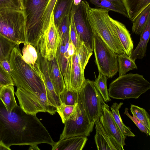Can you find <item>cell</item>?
Masks as SVG:
<instances>
[{
	"mask_svg": "<svg viewBox=\"0 0 150 150\" xmlns=\"http://www.w3.org/2000/svg\"><path fill=\"white\" fill-rule=\"evenodd\" d=\"M0 142L13 145L54 144L48 131L36 115L25 112L17 105L11 111L0 99Z\"/></svg>",
	"mask_w": 150,
	"mask_h": 150,
	"instance_id": "1",
	"label": "cell"
},
{
	"mask_svg": "<svg viewBox=\"0 0 150 150\" xmlns=\"http://www.w3.org/2000/svg\"><path fill=\"white\" fill-rule=\"evenodd\" d=\"M19 45L13 49L9 60L14 85L33 95H39L46 91L43 75L38 74L24 61Z\"/></svg>",
	"mask_w": 150,
	"mask_h": 150,
	"instance_id": "2",
	"label": "cell"
},
{
	"mask_svg": "<svg viewBox=\"0 0 150 150\" xmlns=\"http://www.w3.org/2000/svg\"><path fill=\"white\" fill-rule=\"evenodd\" d=\"M109 11L105 8H91L87 4V16L93 31L114 52L117 54H122L124 50L111 25Z\"/></svg>",
	"mask_w": 150,
	"mask_h": 150,
	"instance_id": "3",
	"label": "cell"
},
{
	"mask_svg": "<svg viewBox=\"0 0 150 150\" xmlns=\"http://www.w3.org/2000/svg\"><path fill=\"white\" fill-rule=\"evenodd\" d=\"M150 88V83L144 76L129 73L119 76L110 84V98L117 99H137Z\"/></svg>",
	"mask_w": 150,
	"mask_h": 150,
	"instance_id": "4",
	"label": "cell"
},
{
	"mask_svg": "<svg viewBox=\"0 0 150 150\" xmlns=\"http://www.w3.org/2000/svg\"><path fill=\"white\" fill-rule=\"evenodd\" d=\"M50 0H23L26 20V43L35 48L44 33L43 17Z\"/></svg>",
	"mask_w": 150,
	"mask_h": 150,
	"instance_id": "5",
	"label": "cell"
},
{
	"mask_svg": "<svg viewBox=\"0 0 150 150\" xmlns=\"http://www.w3.org/2000/svg\"><path fill=\"white\" fill-rule=\"evenodd\" d=\"M0 34L16 45L26 43V25L23 11L0 8Z\"/></svg>",
	"mask_w": 150,
	"mask_h": 150,
	"instance_id": "6",
	"label": "cell"
},
{
	"mask_svg": "<svg viewBox=\"0 0 150 150\" xmlns=\"http://www.w3.org/2000/svg\"><path fill=\"white\" fill-rule=\"evenodd\" d=\"M93 33L95 62L99 73L108 78H111L118 71L117 54L112 51L96 33L93 31Z\"/></svg>",
	"mask_w": 150,
	"mask_h": 150,
	"instance_id": "7",
	"label": "cell"
},
{
	"mask_svg": "<svg viewBox=\"0 0 150 150\" xmlns=\"http://www.w3.org/2000/svg\"><path fill=\"white\" fill-rule=\"evenodd\" d=\"M94 82L89 79L85 80L79 92L78 98L89 120L93 123L102 115V106L105 103Z\"/></svg>",
	"mask_w": 150,
	"mask_h": 150,
	"instance_id": "8",
	"label": "cell"
},
{
	"mask_svg": "<svg viewBox=\"0 0 150 150\" xmlns=\"http://www.w3.org/2000/svg\"><path fill=\"white\" fill-rule=\"evenodd\" d=\"M64 124L59 140L75 136H89L94 126V123L90 121L79 100L75 111Z\"/></svg>",
	"mask_w": 150,
	"mask_h": 150,
	"instance_id": "9",
	"label": "cell"
},
{
	"mask_svg": "<svg viewBox=\"0 0 150 150\" xmlns=\"http://www.w3.org/2000/svg\"><path fill=\"white\" fill-rule=\"evenodd\" d=\"M20 106L26 113L35 115L40 112H47L54 115L57 108L49 100L46 91L35 96L21 88H17L15 93Z\"/></svg>",
	"mask_w": 150,
	"mask_h": 150,
	"instance_id": "10",
	"label": "cell"
},
{
	"mask_svg": "<svg viewBox=\"0 0 150 150\" xmlns=\"http://www.w3.org/2000/svg\"><path fill=\"white\" fill-rule=\"evenodd\" d=\"M88 3L82 1L77 6L73 4L71 13L80 41L93 51V33L86 12Z\"/></svg>",
	"mask_w": 150,
	"mask_h": 150,
	"instance_id": "11",
	"label": "cell"
},
{
	"mask_svg": "<svg viewBox=\"0 0 150 150\" xmlns=\"http://www.w3.org/2000/svg\"><path fill=\"white\" fill-rule=\"evenodd\" d=\"M61 39L54 25L52 12L48 29L40 38L38 46L41 55L48 60L55 56Z\"/></svg>",
	"mask_w": 150,
	"mask_h": 150,
	"instance_id": "12",
	"label": "cell"
},
{
	"mask_svg": "<svg viewBox=\"0 0 150 150\" xmlns=\"http://www.w3.org/2000/svg\"><path fill=\"white\" fill-rule=\"evenodd\" d=\"M70 41L69 34L61 39L56 55L63 75L66 88L70 89L72 57L68 53L67 48Z\"/></svg>",
	"mask_w": 150,
	"mask_h": 150,
	"instance_id": "13",
	"label": "cell"
},
{
	"mask_svg": "<svg viewBox=\"0 0 150 150\" xmlns=\"http://www.w3.org/2000/svg\"><path fill=\"white\" fill-rule=\"evenodd\" d=\"M38 54L37 63L43 76L47 95L48 99L57 108L62 103L59 96L56 92L53 85L49 69L48 60L41 55L38 46L36 47Z\"/></svg>",
	"mask_w": 150,
	"mask_h": 150,
	"instance_id": "14",
	"label": "cell"
},
{
	"mask_svg": "<svg viewBox=\"0 0 150 150\" xmlns=\"http://www.w3.org/2000/svg\"><path fill=\"white\" fill-rule=\"evenodd\" d=\"M109 108L107 104L105 103L102 106L103 113L99 119V121L108 133L124 149L126 137L120 130L114 120Z\"/></svg>",
	"mask_w": 150,
	"mask_h": 150,
	"instance_id": "15",
	"label": "cell"
},
{
	"mask_svg": "<svg viewBox=\"0 0 150 150\" xmlns=\"http://www.w3.org/2000/svg\"><path fill=\"white\" fill-rule=\"evenodd\" d=\"M94 125L96 131L94 140L98 150H124L106 131L99 119L95 122Z\"/></svg>",
	"mask_w": 150,
	"mask_h": 150,
	"instance_id": "16",
	"label": "cell"
},
{
	"mask_svg": "<svg viewBox=\"0 0 150 150\" xmlns=\"http://www.w3.org/2000/svg\"><path fill=\"white\" fill-rule=\"evenodd\" d=\"M111 25L124 49L125 52L131 57L134 45L131 35L122 23L109 16Z\"/></svg>",
	"mask_w": 150,
	"mask_h": 150,
	"instance_id": "17",
	"label": "cell"
},
{
	"mask_svg": "<svg viewBox=\"0 0 150 150\" xmlns=\"http://www.w3.org/2000/svg\"><path fill=\"white\" fill-rule=\"evenodd\" d=\"M86 79L81 67L78 56L76 52L72 57L70 90L79 92Z\"/></svg>",
	"mask_w": 150,
	"mask_h": 150,
	"instance_id": "18",
	"label": "cell"
},
{
	"mask_svg": "<svg viewBox=\"0 0 150 150\" xmlns=\"http://www.w3.org/2000/svg\"><path fill=\"white\" fill-rule=\"evenodd\" d=\"M47 60L50 74L53 85L56 92L59 96L66 88L63 75L56 56L52 59Z\"/></svg>",
	"mask_w": 150,
	"mask_h": 150,
	"instance_id": "19",
	"label": "cell"
},
{
	"mask_svg": "<svg viewBox=\"0 0 150 150\" xmlns=\"http://www.w3.org/2000/svg\"><path fill=\"white\" fill-rule=\"evenodd\" d=\"M88 140L87 137L75 136L59 140L52 146V150H81Z\"/></svg>",
	"mask_w": 150,
	"mask_h": 150,
	"instance_id": "20",
	"label": "cell"
},
{
	"mask_svg": "<svg viewBox=\"0 0 150 150\" xmlns=\"http://www.w3.org/2000/svg\"><path fill=\"white\" fill-rule=\"evenodd\" d=\"M139 43L132 52L131 58L135 61L142 59L146 56L147 47L150 37V18L141 34Z\"/></svg>",
	"mask_w": 150,
	"mask_h": 150,
	"instance_id": "21",
	"label": "cell"
},
{
	"mask_svg": "<svg viewBox=\"0 0 150 150\" xmlns=\"http://www.w3.org/2000/svg\"><path fill=\"white\" fill-rule=\"evenodd\" d=\"M128 18L132 22L147 6L150 5V0H122Z\"/></svg>",
	"mask_w": 150,
	"mask_h": 150,
	"instance_id": "22",
	"label": "cell"
},
{
	"mask_svg": "<svg viewBox=\"0 0 150 150\" xmlns=\"http://www.w3.org/2000/svg\"><path fill=\"white\" fill-rule=\"evenodd\" d=\"M74 0H57L52 11L54 25L56 28L65 16L70 14Z\"/></svg>",
	"mask_w": 150,
	"mask_h": 150,
	"instance_id": "23",
	"label": "cell"
},
{
	"mask_svg": "<svg viewBox=\"0 0 150 150\" xmlns=\"http://www.w3.org/2000/svg\"><path fill=\"white\" fill-rule=\"evenodd\" d=\"M96 8H105L121 14L128 18L122 0H90Z\"/></svg>",
	"mask_w": 150,
	"mask_h": 150,
	"instance_id": "24",
	"label": "cell"
},
{
	"mask_svg": "<svg viewBox=\"0 0 150 150\" xmlns=\"http://www.w3.org/2000/svg\"><path fill=\"white\" fill-rule=\"evenodd\" d=\"M22 54L24 61L41 75V72L37 62L38 54L36 48L30 44L25 43L24 44Z\"/></svg>",
	"mask_w": 150,
	"mask_h": 150,
	"instance_id": "25",
	"label": "cell"
},
{
	"mask_svg": "<svg viewBox=\"0 0 150 150\" xmlns=\"http://www.w3.org/2000/svg\"><path fill=\"white\" fill-rule=\"evenodd\" d=\"M123 104L122 102L113 103L110 108L111 114L114 120L121 132L125 136L134 137L135 135L131 131L130 128L123 123L120 116L119 109Z\"/></svg>",
	"mask_w": 150,
	"mask_h": 150,
	"instance_id": "26",
	"label": "cell"
},
{
	"mask_svg": "<svg viewBox=\"0 0 150 150\" xmlns=\"http://www.w3.org/2000/svg\"><path fill=\"white\" fill-rule=\"evenodd\" d=\"M150 18V5L145 8L132 22L133 32L137 35H140Z\"/></svg>",
	"mask_w": 150,
	"mask_h": 150,
	"instance_id": "27",
	"label": "cell"
},
{
	"mask_svg": "<svg viewBox=\"0 0 150 150\" xmlns=\"http://www.w3.org/2000/svg\"><path fill=\"white\" fill-rule=\"evenodd\" d=\"M14 85L3 87L0 93V99L8 110L11 111L17 105L15 99Z\"/></svg>",
	"mask_w": 150,
	"mask_h": 150,
	"instance_id": "28",
	"label": "cell"
},
{
	"mask_svg": "<svg viewBox=\"0 0 150 150\" xmlns=\"http://www.w3.org/2000/svg\"><path fill=\"white\" fill-rule=\"evenodd\" d=\"M119 76L126 74L128 71L137 69V67L134 60L124 53L117 54Z\"/></svg>",
	"mask_w": 150,
	"mask_h": 150,
	"instance_id": "29",
	"label": "cell"
},
{
	"mask_svg": "<svg viewBox=\"0 0 150 150\" xmlns=\"http://www.w3.org/2000/svg\"><path fill=\"white\" fill-rule=\"evenodd\" d=\"M16 45L0 34V62L4 60H9L12 50Z\"/></svg>",
	"mask_w": 150,
	"mask_h": 150,
	"instance_id": "30",
	"label": "cell"
},
{
	"mask_svg": "<svg viewBox=\"0 0 150 150\" xmlns=\"http://www.w3.org/2000/svg\"><path fill=\"white\" fill-rule=\"evenodd\" d=\"M108 78L104 75L99 73L97 78L94 81V84L102 97L105 102L110 101L107 86Z\"/></svg>",
	"mask_w": 150,
	"mask_h": 150,
	"instance_id": "31",
	"label": "cell"
},
{
	"mask_svg": "<svg viewBox=\"0 0 150 150\" xmlns=\"http://www.w3.org/2000/svg\"><path fill=\"white\" fill-rule=\"evenodd\" d=\"M130 110L132 114H134L150 132V116L143 108L131 104Z\"/></svg>",
	"mask_w": 150,
	"mask_h": 150,
	"instance_id": "32",
	"label": "cell"
},
{
	"mask_svg": "<svg viewBox=\"0 0 150 150\" xmlns=\"http://www.w3.org/2000/svg\"><path fill=\"white\" fill-rule=\"evenodd\" d=\"M93 51L83 42H81L77 54L82 70L84 71L89 59L93 54Z\"/></svg>",
	"mask_w": 150,
	"mask_h": 150,
	"instance_id": "33",
	"label": "cell"
},
{
	"mask_svg": "<svg viewBox=\"0 0 150 150\" xmlns=\"http://www.w3.org/2000/svg\"><path fill=\"white\" fill-rule=\"evenodd\" d=\"M79 92L70 90L65 88L63 92L59 95L62 103L68 105H73L77 104Z\"/></svg>",
	"mask_w": 150,
	"mask_h": 150,
	"instance_id": "34",
	"label": "cell"
},
{
	"mask_svg": "<svg viewBox=\"0 0 150 150\" xmlns=\"http://www.w3.org/2000/svg\"><path fill=\"white\" fill-rule=\"evenodd\" d=\"M77 104L68 105L62 103L57 107V112L60 116L63 123L75 111Z\"/></svg>",
	"mask_w": 150,
	"mask_h": 150,
	"instance_id": "35",
	"label": "cell"
},
{
	"mask_svg": "<svg viewBox=\"0 0 150 150\" xmlns=\"http://www.w3.org/2000/svg\"><path fill=\"white\" fill-rule=\"evenodd\" d=\"M70 25V14H69L65 16L63 18L57 28L61 39L64 38L67 35L69 34Z\"/></svg>",
	"mask_w": 150,
	"mask_h": 150,
	"instance_id": "36",
	"label": "cell"
},
{
	"mask_svg": "<svg viewBox=\"0 0 150 150\" xmlns=\"http://www.w3.org/2000/svg\"><path fill=\"white\" fill-rule=\"evenodd\" d=\"M70 39L75 48L76 52H77L79 50L81 42L80 41L76 30L73 16L71 13L70 14Z\"/></svg>",
	"mask_w": 150,
	"mask_h": 150,
	"instance_id": "37",
	"label": "cell"
},
{
	"mask_svg": "<svg viewBox=\"0 0 150 150\" xmlns=\"http://www.w3.org/2000/svg\"><path fill=\"white\" fill-rule=\"evenodd\" d=\"M57 0H50L45 10L43 17L44 33L47 30L49 27L51 16Z\"/></svg>",
	"mask_w": 150,
	"mask_h": 150,
	"instance_id": "38",
	"label": "cell"
},
{
	"mask_svg": "<svg viewBox=\"0 0 150 150\" xmlns=\"http://www.w3.org/2000/svg\"><path fill=\"white\" fill-rule=\"evenodd\" d=\"M0 84L3 86L9 85L14 86L10 74L4 69L0 63Z\"/></svg>",
	"mask_w": 150,
	"mask_h": 150,
	"instance_id": "39",
	"label": "cell"
},
{
	"mask_svg": "<svg viewBox=\"0 0 150 150\" xmlns=\"http://www.w3.org/2000/svg\"><path fill=\"white\" fill-rule=\"evenodd\" d=\"M0 8H6L23 11L16 0H0Z\"/></svg>",
	"mask_w": 150,
	"mask_h": 150,
	"instance_id": "40",
	"label": "cell"
},
{
	"mask_svg": "<svg viewBox=\"0 0 150 150\" xmlns=\"http://www.w3.org/2000/svg\"><path fill=\"white\" fill-rule=\"evenodd\" d=\"M128 110V109L126 108L124 113L131 119L142 132L145 133L147 136H149L150 132L149 131L142 123L134 114H132V116L130 115Z\"/></svg>",
	"mask_w": 150,
	"mask_h": 150,
	"instance_id": "41",
	"label": "cell"
},
{
	"mask_svg": "<svg viewBox=\"0 0 150 150\" xmlns=\"http://www.w3.org/2000/svg\"><path fill=\"white\" fill-rule=\"evenodd\" d=\"M0 63L4 69L10 75L11 68L9 60H4L0 62Z\"/></svg>",
	"mask_w": 150,
	"mask_h": 150,
	"instance_id": "42",
	"label": "cell"
},
{
	"mask_svg": "<svg viewBox=\"0 0 150 150\" xmlns=\"http://www.w3.org/2000/svg\"><path fill=\"white\" fill-rule=\"evenodd\" d=\"M11 150L10 147H8L6 146L2 142H0V150Z\"/></svg>",
	"mask_w": 150,
	"mask_h": 150,
	"instance_id": "43",
	"label": "cell"
},
{
	"mask_svg": "<svg viewBox=\"0 0 150 150\" xmlns=\"http://www.w3.org/2000/svg\"><path fill=\"white\" fill-rule=\"evenodd\" d=\"M30 150H40V149L38 147L37 144H33L30 145V146L28 149Z\"/></svg>",
	"mask_w": 150,
	"mask_h": 150,
	"instance_id": "44",
	"label": "cell"
},
{
	"mask_svg": "<svg viewBox=\"0 0 150 150\" xmlns=\"http://www.w3.org/2000/svg\"><path fill=\"white\" fill-rule=\"evenodd\" d=\"M81 0H74L73 4L77 6L79 4L81 1Z\"/></svg>",
	"mask_w": 150,
	"mask_h": 150,
	"instance_id": "45",
	"label": "cell"
},
{
	"mask_svg": "<svg viewBox=\"0 0 150 150\" xmlns=\"http://www.w3.org/2000/svg\"><path fill=\"white\" fill-rule=\"evenodd\" d=\"M18 2L20 5L21 8L23 10V0H16Z\"/></svg>",
	"mask_w": 150,
	"mask_h": 150,
	"instance_id": "46",
	"label": "cell"
},
{
	"mask_svg": "<svg viewBox=\"0 0 150 150\" xmlns=\"http://www.w3.org/2000/svg\"><path fill=\"white\" fill-rule=\"evenodd\" d=\"M3 86H2L0 84V93L1 92V89L3 87Z\"/></svg>",
	"mask_w": 150,
	"mask_h": 150,
	"instance_id": "47",
	"label": "cell"
}]
</instances>
